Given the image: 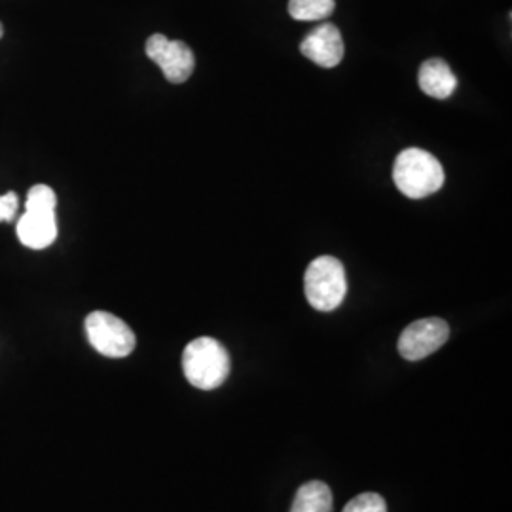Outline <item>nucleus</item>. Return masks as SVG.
I'll list each match as a JSON object with an SVG mask.
<instances>
[{
	"instance_id": "obj_3",
	"label": "nucleus",
	"mask_w": 512,
	"mask_h": 512,
	"mask_svg": "<svg viewBox=\"0 0 512 512\" xmlns=\"http://www.w3.org/2000/svg\"><path fill=\"white\" fill-rule=\"evenodd\" d=\"M304 291L315 310H336L348 294L344 264L334 256L315 258L304 275Z\"/></svg>"
},
{
	"instance_id": "obj_2",
	"label": "nucleus",
	"mask_w": 512,
	"mask_h": 512,
	"mask_svg": "<svg viewBox=\"0 0 512 512\" xmlns=\"http://www.w3.org/2000/svg\"><path fill=\"white\" fill-rule=\"evenodd\" d=\"M230 355L215 338H196L183 353L186 380L202 391L217 389L230 376Z\"/></svg>"
},
{
	"instance_id": "obj_4",
	"label": "nucleus",
	"mask_w": 512,
	"mask_h": 512,
	"mask_svg": "<svg viewBox=\"0 0 512 512\" xmlns=\"http://www.w3.org/2000/svg\"><path fill=\"white\" fill-rule=\"evenodd\" d=\"M86 334L93 349L110 359L128 357L137 344L133 330L109 311L90 313L86 317Z\"/></svg>"
},
{
	"instance_id": "obj_15",
	"label": "nucleus",
	"mask_w": 512,
	"mask_h": 512,
	"mask_svg": "<svg viewBox=\"0 0 512 512\" xmlns=\"http://www.w3.org/2000/svg\"><path fill=\"white\" fill-rule=\"evenodd\" d=\"M4 35V27H2V23H0V38Z\"/></svg>"
},
{
	"instance_id": "obj_8",
	"label": "nucleus",
	"mask_w": 512,
	"mask_h": 512,
	"mask_svg": "<svg viewBox=\"0 0 512 512\" xmlns=\"http://www.w3.org/2000/svg\"><path fill=\"white\" fill-rule=\"evenodd\" d=\"M18 238L29 249H46L57 238V219L55 213H35L25 211V215L18 220Z\"/></svg>"
},
{
	"instance_id": "obj_13",
	"label": "nucleus",
	"mask_w": 512,
	"mask_h": 512,
	"mask_svg": "<svg viewBox=\"0 0 512 512\" xmlns=\"http://www.w3.org/2000/svg\"><path fill=\"white\" fill-rule=\"evenodd\" d=\"M342 512H387V505L382 495L361 494L353 497Z\"/></svg>"
},
{
	"instance_id": "obj_12",
	"label": "nucleus",
	"mask_w": 512,
	"mask_h": 512,
	"mask_svg": "<svg viewBox=\"0 0 512 512\" xmlns=\"http://www.w3.org/2000/svg\"><path fill=\"white\" fill-rule=\"evenodd\" d=\"M57 198L55 192L48 184H35L25 202V211H35V213H55Z\"/></svg>"
},
{
	"instance_id": "obj_5",
	"label": "nucleus",
	"mask_w": 512,
	"mask_h": 512,
	"mask_svg": "<svg viewBox=\"0 0 512 512\" xmlns=\"http://www.w3.org/2000/svg\"><path fill=\"white\" fill-rule=\"evenodd\" d=\"M148 59H152L164 73L165 78L171 84H183L194 69H196V57L181 40H169L164 35H152L147 40Z\"/></svg>"
},
{
	"instance_id": "obj_1",
	"label": "nucleus",
	"mask_w": 512,
	"mask_h": 512,
	"mask_svg": "<svg viewBox=\"0 0 512 512\" xmlns=\"http://www.w3.org/2000/svg\"><path fill=\"white\" fill-rule=\"evenodd\" d=\"M444 179V167L439 160L421 148H406L393 165L395 186L410 200H421L439 192Z\"/></svg>"
},
{
	"instance_id": "obj_7",
	"label": "nucleus",
	"mask_w": 512,
	"mask_h": 512,
	"mask_svg": "<svg viewBox=\"0 0 512 512\" xmlns=\"http://www.w3.org/2000/svg\"><path fill=\"white\" fill-rule=\"evenodd\" d=\"M300 52L323 69H334L344 59L342 33L332 23H321L302 40Z\"/></svg>"
},
{
	"instance_id": "obj_9",
	"label": "nucleus",
	"mask_w": 512,
	"mask_h": 512,
	"mask_svg": "<svg viewBox=\"0 0 512 512\" xmlns=\"http://www.w3.org/2000/svg\"><path fill=\"white\" fill-rule=\"evenodd\" d=\"M421 92L433 99H448L458 88V78L444 59H427L418 73Z\"/></svg>"
},
{
	"instance_id": "obj_11",
	"label": "nucleus",
	"mask_w": 512,
	"mask_h": 512,
	"mask_svg": "<svg viewBox=\"0 0 512 512\" xmlns=\"http://www.w3.org/2000/svg\"><path fill=\"white\" fill-rule=\"evenodd\" d=\"M334 0H289V16L296 21H321L332 16Z\"/></svg>"
},
{
	"instance_id": "obj_6",
	"label": "nucleus",
	"mask_w": 512,
	"mask_h": 512,
	"mask_svg": "<svg viewBox=\"0 0 512 512\" xmlns=\"http://www.w3.org/2000/svg\"><path fill=\"white\" fill-rule=\"evenodd\" d=\"M448 336L450 327L444 319H420L403 330L397 348L406 361H421L439 351L448 342Z\"/></svg>"
},
{
	"instance_id": "obj_10",
	"label": "nucleus",
	"mask_w": 512,
	"mask_h": 512,
	"mask_svg": "<svg viewBox=\"0 0 512 512\" xmlns=\"http://www.w3.org/2000/svg\"><path fill=\"white\" fill-rule=\"evenodd\" d=\"M332 492L325 482L313 480L298 488L291 512H330Z\"/></svg>"
},
{
	"instance_id": "obj_14",
	"label": "nucleus",
	"mask_w": 512,
	"mask_h": 512,
	"mask_svg": "<svg viewBox=\"0 0 512 512\" xmlns=\"http://www.w3.org/2000/svg\"><path fill=\"white\" fill-rule=\"evenodd\" d=\"M19 209V198L16 192H6L0 196V222H14Z\"/></svg>"
}]
</instances>
